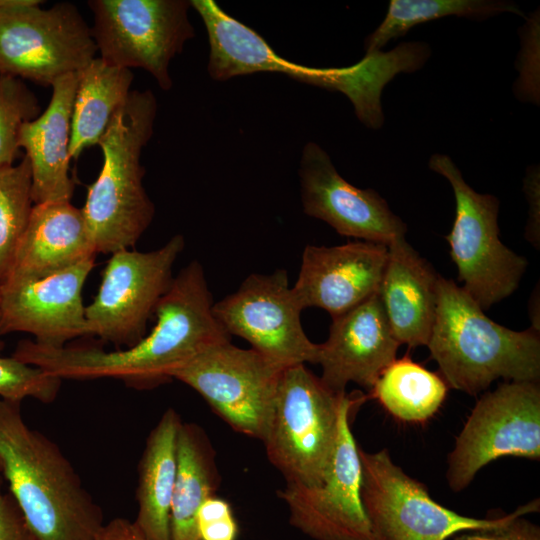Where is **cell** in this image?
<instances>
[{
	"mask_svg": "<svg viewBox=\"0 0 540 540\" xmlns=\"http://www.w3.org/2000/svg\"><path fill=\"white\" fill-rule=\"evenodd\" d=\"M157 100L132 90L98 145L103 164L81 208L96 253L130 249L150 226L155 206L143 185V148L153 134Z\"/></svg>",
	"mask_w": 540,
	"mask_h": 540,
	"instance_id": "obj_5",
	"label": "cell"
},
{
	"mask_svg": "<svg viewBox=\"0 0 540 540\" xmlns=\"http://www.w3.org/2000/svg\"><path fill=\"white\" fill-rule=\"evenodd\" d=\"M396 340L379 292L354 308L332 317L327 340L318 344L316 363L321 381L335 393L354 382L369 390L396 359Z\"/></svg>",
	"mask_w": 540,
	"mask_h": 540,
	"instance_id": "obj_19",
	"label": "cell"
},
{
	"mask_svg": "<svg viewBox=\"0 0 540 540\" xmlns=\"http://www.w3.org/2000/svg\"><path fill=\"white\" fill-rule=\"evenodd\" d=\"M219 485L215 453L196 424L181 423L177 437V474L170 509L171 540H201L197 513Z\"/></svg>",
	"mask_w": 540,
	"mask_h": 540,
	"instance_id": "obj_24",
	"label": "cell"
},
{
	"mask_svg": "<svg viewBox=\"0 0 540 540\" xmlns=\"http://www.w3.org/2000/svg\"><path fill=\"white\" fill-rule=\"evenodd\" d=\"M94 261L33 281L1 284L0 336L24 332L47 347L86 336L82 290Z\"/></svg>",
	"mask_w": 540,
	"mask_h": 540,
	"instance_id": "obj_17",
	"label": "cell"
},
{
	"mask_svg": "<svg viewBox=\"0 0 540 540\" xmlns=\"http://www.w3.org/2000/svg\"><path fill=\"white\" fill-rule=\"evenodd\" d=\"M0 467L37 540H95L103 513L61 449L0 398Z\"/></svg>",
	"mask_w": 540,
	"mask_h": 540,
	"instance_id": "obj_3",
	"label": "cell"
},
{
	"mask_svg": "<svg viewBox=\"0 0 540 540\" xmlns=\"http://www.w3.org/2000/svg\"><path fill=\"white\" fill-rule=\"evenodd\" d=\"M201 540H236L238 525L233 515L197 524Z\"/></svg>",
	"mask_w": 540,
	"mask_h": 540,
	"instance_id": "obj_33",
	"label": "cell"
},
{
	"mask_svg": "<svg viewBox=\"0 0 540 540\" xmlns=\"http://www.w3.org/2000/svg\"><path fill=\"white\" fill-rule=\"evenodd\" d=\"M345 393L330 390L305 364L286 368L264 440L271 464L287 484L315 486L334 453Z\"/></svg>",
	"mask_w": 540,
	"mask_h": 540,
	"instance_id": "obj_6",
	"label": "cell"
},
{
	"mask_svg": "<svg viewBox=\"0 0 540 540\" xmlns=\"http://www.w3.org/2000/svg\"><path fill=\"white\" fill-rule=\"evenodd\" d=\"M78 76L79 72L57 79L47 108L21 129L19 148L30 163L34 205L72 198L70 140Z\"/></svg>",
	"mask_w": 540,
	"mask_h": 540,
	"instance_id": "obj_21",
	"label": "cell"
},
{
	"mask_svg": "<svg viewBox=\"0 0 540 540\" xmlns=\"http://www.w3.org/2000/svg\"><path fill=\"white\" fill-rule=\"evenodd\" d=\"M361 461V500L374 540H446L457 533L500 527L517 515L539 511V499L503 517H467L434 501L426 487L407 475L387 449L366 452Z\"/></svg>",
	"mask_w": 540,
	"mask_h": 540,
	"instance_id": "obj_7",
	"label": "cell"
},
{
	"mask_svg": "<svg viewBox=\"0 0 540 540\" xmlns=\"http://www.w3.org/2000/svg\"><path fill=\"white\" fill-rule=\"evenodd\" d=\"M88 6L99 57L117 67L144 69L162 90H170V62L195 35L190 1L90 0Z\"/></svg>",
	"mask_w": 540,
	"mask_h": 540,
	"instance_id": "obj_9",
	"label": "cell"
},
{
	"mask_svg": "<svg viewBox=\"0 0 540 540\" xmlns=\"http://www.w3.org/2000/svg\"><path fill=\"white\" fill-rule=\"evenodd\" d=\"M303 310L285 269L253 273L235 292L213 305L216 319L230 336L245 339L282 368L316 363L318 344L303 330Z\"/></svg>",
	"mask_w": 540,
	"mask_h": 540,
	"instance_id": "obj_15",
	"label": "cell"
},
{
	"mask_svg": "<svg viewBox=\"0 0 540 540\" xmlns=\"http://www.w3.org/2000/svg\"><path fill=\"white\" fill-rule=\"evenodd\" d=\"M213 305L204 269L193 260L174 276L158 303L151 332L133 346L105 351L22 340L12 356L62 380L113 378L137 389L154 388L172 380L179 368L204 349L230 340Z\"/></svg>",
	"mask_w": 540,
	"mask_h": 540,
	"instance_id": "obj_1",
	"label": "cell"
},
{
	"mask_svg": "<svg viewBox=\"0 0 540 540\" xmlns=\"http://www.w3.org/2000/svg\"><path fill=\"white\" fill-rule=\"evenodd\" d=\"M0 303H1V284H0ZM5 344L4 342L2 341L1 339V336H0V352L2 351V349L4 348Z\"/></svg>",
	"mask_w": 540,
	"mask_h": 540,
	"instance_id": "obj_36",
	"label": "cell"
},
{
	"mask_svg": "<svg viewBox=\"0 0 540 540\" xmlns=\"http://www.w3.org/2000/svg\"><path fill=\"white\" fill-rule=\"evenodd\" d=\"M134 75L100 57L79 72L72 120L71 159H78L90 146L98 145L113 116L131 93Z\"/></svg>",
	"mask_w": 540,
	"mask_h": 540,
	"instance_id": "obj_25",
	"label": "cell"
},
{
	"mask_svg": "<svg viewBox=\"0 0 540 540\" xmlns=\"http://www.w3.org/2000/svg\"><path fill=\"white\" fill-rule=\"evenodd\" d=\"M184 246V237L177 234L156 250L111 254L97 294L85 306L86 334L124 348L139 342L171 286L173 266Z\"/></svg>",
	"mask_w": 540,
	"mask_h": 540,
	"instance_id": "obj_10",
	"label": "cell"
},
{
	"mask_svg": "<svg viewBox=\"0 0 540 540\" xmlns=\"http://www.w3.org/2000/svg\"><path fill=\"white\" fill-rule=\"evenodd\" d=\"M282 368L230 340L209 346L173 375L194 389L236 432L264 440Z\"/></svg>",
	"mask_w": 540,
	"mask_h": 540,
	"instance_id": "obj_11",
	"label": "cell"
},
{
	"mask_svg": "<svg viewBox=\"0 0 540 540\" xmlns=\"http://www.w3.org/2000/svg\"><path fill=\"white\" fill-rule=\"evenodd\" d=\"M95 540H147L134 522L117 517L104 523Z\"/></svg>",
	"mask_w": 540,
	"mask_h": 540,
	"instance_id": "obj_34",
	"label": "cell"
},
{
	"mask_svg": "<svg viewBox=\"0 0 540 540\" xmlns=\"http://www.w3.org/2000/svg\"><path fill=\"white\" fill-rule=\"evenodd\" d=\"M0 540H37L12 495L1 489Z\"/></svg>",
	"mask_w": 540,
	"mask_h": 540,
	"instance_id": "obj_32",
	"label": "cell"
},
{
	"mask_svg": "<svg viewBox=\"0 0 540 540\" xmlns=\"http://www.w3.org/2000/svg\"><path fill=\"white\" fill-rule=\"evenodd\" d=\"M505 456L540 459L539 382L507 381L482 395L448 456L449 487L462 491L481 468Z\"/></svg>",
	"mask_w": 540,
	"mask_h": 540,
	"instance_id": "obj_12",
	"label": "cell"
},
{
	"mask_svg": "<svg viewBox=\"0 0 540 540\" xmlns=\"http://www.w3.org/2000/svg\"><path fill=\"white\" fill-rule=\"evenodd\" d=\"M454 540H540V527L517 515L500 527L457 533Z\"/></svg>",
	"mask_w": 540,
	"mask_h": 540,
	"instance_id": "obj_31",
	"label": "cell"
},
{
	"mask_svg": "<svg viewBox=\"0 0 540 540\" xmlns=\"http://www.w3.org/2000/svg\"><path fill=\"white\" fill-rule=\"evenodd\" d=\"M62 379L39 367L26 364L13 356H0V398L20 403L33 398L52 402L58 395Z\"/></svg>",
	"mask_w": 540,
	"mask_h": 540,
	"instance_id": "obj_30",
	"label": "cell"
},
{
	"mask_svg": "<svg viewBox=\"0 0 540 540\" xmlns=\"http://www.w3.org/2000/svg\"><path fill=\"white\" fill-rule=\"evenodd\" d=\"M96 254L81 209L70 201L35 204L1 284L45 278Z\"/></svg>",
	"mask_w": 540,
	"mask_h": 540,
	"instance_id": "obj_20",
	"label": "cell"
},
{
	"mask_svg": "<svg viewBox=\"0 0 540 540\" xmlns=\"http://www.w3.org/2000/svg\"><path fill=\"white\" fill-rule=\"evenodd\" d=\"M362 393L345 396L329 468L320 484H285L278 491L289 509L290 524L313 540H374L361 500V461L350 428L352 410Z\"/></svg>",
	"mask_w": 540,
	"mask_h": 540,
	"instance_id": "obj_14",
	"label": "cell"
},
{
	"mask_svg": "<svg viewBox=\"0 0 540 540\" xmlns=\"http://www.w3.org/2000/svg\"><path fill=\"white\" fill-rule=\"evenodd\" d=\"M503 12L524 16L520 8L503 0H391L382 23L365 40V54H372L412 27L445 16L484 20Z\"/></svg>",
	"mask_w": 540,
	"mask_h": 540,
	"instance_id": "obj_27",
	"label": "cell"
},
{
	"mask_svg": "<svg viewBox=\"0 0 540 540\" xmlns=\"http://www.w3.org/2000/svg\"><path fill=\"white\" fill-rule=\"evenodd\" d=\"M33 206L28 158L0 167V284L9 272Z\"/></svg>",
	"mask_w": 540,
	"mask_h": 540,
	"instance_id": "obj_28",
	"label": "cell"
},
{
	"mask_svg": "<svg viewBox=\"0 0 540 540\" xmlns=\"http://www.w3.org/2000/svg\"><path fill=\"white\" fill-rule=\"evenodd\" d=\"M40 114L38 98L24 81L0 74V167L14 164L22 127Z\"/></svg>",
	"mask_w": 540,
	"mask_h": 540,
	"instance_id": "obj_29",
	"label": "cell"
},
{
	"mask_svg": "<svg viewBox=\"0 0 540 540\" xmlns=\"http://www.w3.org/2000/svg\"><path fill=\"white\" fill-rule=\"evenodd\" d=\"M40 0H0V10H14L25 7L39 6Z\"/></svg>",
	"mask_w": 540,
	"mask_h": 540,
	"instance_id": "obj_35",
	"label": "cell"
},
{
	"mask_svg": "<svg viewBox=\"0 0 540 540\" xmlns=\"http://www.w3.org/2000/svg\"><path fill=\"white\" fill-rule=\"evenodd\" d=\"M209 39L208 73L224 81L255 72H279L310 85L346 95L358 119L367 127L382 126L381 93L400 72L420 69L430 56L425 43L405 42L388 52L365 54L342 68H314L280 57L255 30L224 12L213 0H191Z\"/></svg>",
	"mask_w": 540,
	"mask_h": 540,
	"instance_id": "obj_2",
	"label": "cell"
},
{
	"mask_svg": "<svg viewBox=\"0 0 540 540\" xmlns=\"http://www.w3.org/2000/svg\"><path fill=\"white\" fill-rule=\"evenodd\" d=\"M303 211L340 235L388 245L405 236L406 224L375 190L347 182L318 144H305L299 165Z\"/></svg>",
	"mask_w": 540,
	"mask_h": 540,
	"instance_id": "obj_16",
	"label": "cell"
},
{
	"mask_svg": "<svg viewBox=\"0 0 540 540\" xmlns=\"http://www.w3.org/2000/svg\"><path fill=\"white\" fill-rule=\"evenodd\" d=\"M40 6L0 10V74L51 86L82 71L97 47L74 4Z\"/></svg>",
	"mask_w": 540,
	"mask_h": 540,
	"instance_id": "obj_13",
	"label": "cell"
},
{
	"mask_svg": "<svg viewBox=\"0 0 540 540\" xmlns=\"http://www.w3.org/2000/svg\"><path fill=\"white\" fill-rule=\"evenodd\" d=\"M387 258V245L376 242L307 245L292 288L303 309L319 307L335 317L379 292Z\"/></svg>",
	"mask_w": 540,
	"mask_h": 540,
	"instance_id": "obj_18",
	"label": "cell"
},
{
	"mask_svg": "<svg viewBox=\"0 0 540 540\" xmlns=\"http://www.w3.org/2000/svg\"><path fill=\"white\" fill-rule=\"evenodd\" d=\"M370 391V396L399 420L423 422L442 405L448 385L406 354L381 372Z\"/></svg>",
	"mask_w": 540,
	"mask_h": 540,
	"instance_id": "obj_26",
	"label": "cell"
},
{
	"mask_svg": "<svg viewBox=\"0 0 540 540\" xmlns=\"http://www.w3.org/2000/svg\"><path fill=\"white\" fill-rule=\"evenodd\" d=\"M379 295L396 340L410 348L428 344L436 316L439 276L406 241L388 245Z\"/></svg>",
	"mask_w": 540,
	"mask_h": 540,
	"instance_id": "obj_22",
	"label": "cell"
},
{
	"mask_svg": "<svg viewBox=\"0 0 540 540\" xmlns=\"http://www.w3.org/2000/svg\"><path fill=\"white\" fill-rule=\"evenodd\" d=\"M182 421L167 409L150 432L138 466L135 526L147 540H171L170 509L177 474V437Z\"/></svg>",
	"mask_w": 540,
	"mask_h": 540,
	"instance_id": "obj_23",
	"label": "cell"
},
{
	"mask_svg": "<svg viewBox=\"0 0 540 540\" xmlns=\"http://www.w3.org/2000/svg\"><path fill=\"white\" fill-rule=\"evenodd\" d=\"M427 347L446 384L470 395L498 378L540 379L539 332L532 327L515 331L492 321L461 286L442 276Z\"/></svg>",
	"mask_w": 540,
	"mask_h": 540,
	"instance_id": "obj_4",
	"label": "cell"
},
{
	"mask_svg": "<svg viewBox=\"0 0 540 540\" xmlns=\"http://www.w3.org/2000/svg\"><path fill=\"white\" fill-rule=\"evenodd\" d=\"M429 168L444 176L454 192L455 218L445 238L458 280L483 310L488 309L517 289L528 261L500 241L495 196L474 191L447 155H432Z\"/></svg>",
	"mask_w": 540,
	"mask_h": 540,
	"instance_id": "obj_8",
	"label": "cell"
}]
</instances>
